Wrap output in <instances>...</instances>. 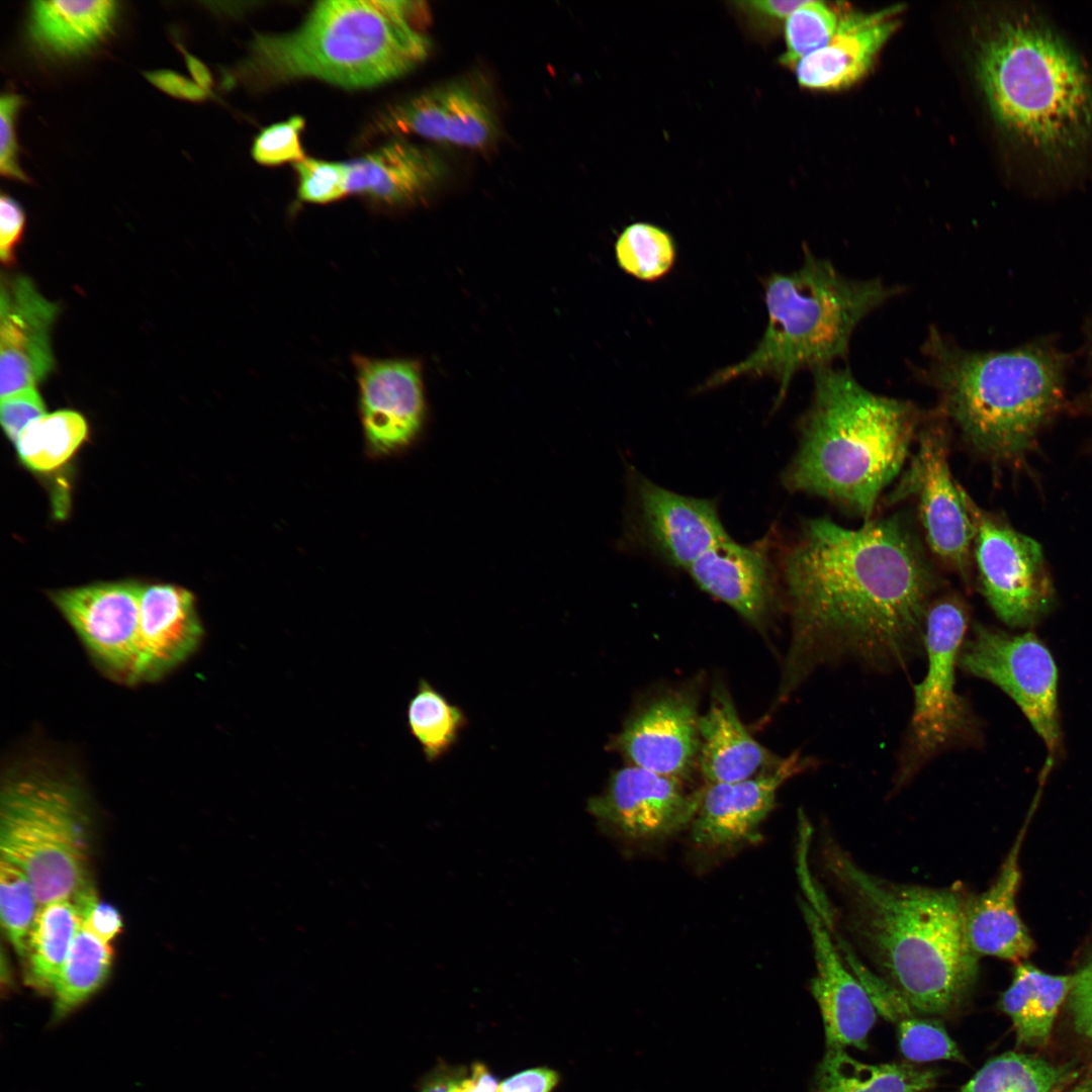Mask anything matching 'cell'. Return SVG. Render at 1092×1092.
Masks as SVG:
<instances>
[{
	"label": "cell",
	"instance_id": "1",
	"mask_svg": "<svg viewBox=\"0 0 1092 1092\" xmlns=\"http://www.w3.org/2000/svg\"><path fill=\"white\" fill-rule=\"evenodd\" d=\"M779 574L791 637L778 704L822 666L905 667L924 649L926 615L943 585L902 513L857 529L805 520Z\"/></svg>",
	"mask_w": 1092,
	"mask_h": 1092
},
{
	"label": "cell",
	"instance_id": "2",
	"mask_svg": "<svg viewBox=\"0 0 1092 1092\" xmlns=\"http://www.w3.org/2000/svg\"><path fill=\"white\" fill-rule=\"evenodd\" d=\"M820 847L831 890L810 882L814 909L835 943L896 990L916 1013L946 1014L974 987L979 957L966 933L970 892L893 882L869 873L829 834Z\"/></svg>",
	"mask_w": 1092,
	"mask_h": 1092
},
{
	"label": "cell",
	"instance_id": "3",
	"mask_svg": "<svg viewBox=\"0 0 1092 1092\" xmlns=\"http://www.w3.org/2000/svg\"><path fill=\"white\" fill-rule=\"evenodd\" d=\"M799 421V444L782 474L792 493L826 498L866 521L898 476L925 417L907 400L876 394L849 370L820 367Z\"/></svg>",
	"mask_w": 1092,
	"mask_h": 1092
},
{
	"label": "cell",
	"instance_id": "4",
	"mask_svg": "<svg viewBox=\"0 0 1092 1092\" xmlns=\"http://www.w3.org/2000/svg\"><path fill=\"white\" fill-rule=\"evenodd\" d=\"M921 370L939 396L938 410L980 455L1017 461L1059 410L1063 356L1043 343L1003 352L962 348L932 329Z\"/></svg>",
	"mask_w": 1092,
	"mask_h": 1092
},
{
	"label": "cell",
	"instance_id": "5",
	"mask_svg": "<svg viewBox=\"0 0 1092 1092\" xmlns=\"http://www.w3.org/2000/svg\"><path fill=\"white\" fill-rule=\"evenodd\" d=\"M978 75L995 119L1028 150L1062 161L1092 142V78L1061 34L1035 16L997 23L979 50Z\"/></svg>",
	"mask_w": 1092,
	"mask_h": 1092
},
{
	"label": "cell",
	"instance_id": "6",
	"mask_svg": "<svg viewBox=\"0 0 1092 1092\" xmlns=\"http://www.w3.org/2000/svg\"><path fill=\"white\" fill-rule=\"evenodd\" d=\"M422 2H317L302 24L283 34H258L241 66L245 81L274 85L314 78L345 88H369L399 78L429 56L419 30Z\"/></svg>",
	"mask_w": 1092,
	"mask_h": 1092
},
{
	"label": "cell",
	"instance_id": "7",
	"mask_svg": "<svg viewBox=\"0 0 1092 1092\" xmlns=\"http://www.w3.org/2000/svg\"><path fill=\"white\" fill-rule=\"evenodd\" d=\"M901 291L881 279L857 280L805 250L801 266L763 281L767 323L755 348L711 375L700 387L715 388L741 377L778 383L774 407L785 400L794 376L846 356L851 335L874 309Z\"/></svg>",
	"mask_w": 1092,
	"mask_h": 1092
},
{
	"label": "cell",
	"instance_id": "8",
	"mask_svg": "<svg viewBox=\"0 0 1092 1092\" xmlns=\"http://www.w3.org/2000/svg\"><path fill=\"white\" fill-rule=\"evenodd\" d=\"M91 816L78 778L42 759L9 767L0 793L1 856L28 877L39 907L89 881Z\"/></svg>",
	"mask_w": 1092,
	"mask_h": 1092
},
{
	"label": "cell",
	"instance_id": "9",
	"mask_svg": "<svg viewBox=\"0 0 1092 1092\" xmlns=\"http://www.w3.org/2000/svg\"><path fill=\"white\" fill-rule=\"evenodd\" d=\"M968 624V608L958 594L940 593L929 607L923 638L927 668L914 686L901 781L911 778L942 749L977 736L975 720L956 689V668Z\"/></svg>",
	"mask_w": 1092,
	"mask_h": 1092
},
{
	"label": "cell",
	"instance_id": "10",
	"mask_svg": "<svg viewBox=\"0 0 1092 1092\" xmlns=\"http://www.w3.org/2000/svg\"><path fill=\"white\" fill-rule=\"evenodd\" d=\"M948 421L937 408L926 413L907 470L887 495L888 506L915 496L924 538L949 569L969 583L975 527L968 493L952 477L948 462Z\"/></svg>",
	"mask_w": 1092,
	"mask_h": 1092
},
{
	"label": "cell",
	"instance_id": "11",
	"mask_svg": "<svg viewBox=\"0 0 1092 1092\" xmlns=\"http://www.w3.org/2000/svg\"><path fill=\"white\" fill-rule=\"evenodd\" d=\"M964 671L988 680L1009 696L1045 744L1052 758L1061 746L1058 668L1031 632H1007L975 624L959 657Z\"/></svg>",
	"mask_w": 1092,
	"mask_h": 1092
},
{
	"label": "cell",
	"instance_id": "12",
	"mask_svg": "<svg viewBox=\"0 0 1092 1092\" xmlns=\"http://www.w3.org/2000/svg\"><path fill=\"white\" fill-rule=\"evenodd\" d=\"M980 587L995 615L1012 628H1029L1055 602L1040 545L982 511L968 494Z\"/></svg>",
	"mask_w": 1092,
	"mask_h": 1092
},
{
	"label": "cell",
	"instance_id": "13",
	"mask_svg": "<svg viewBox=\"0 0 1092 1092\" xmlns=\"http://www.w3.org/2000/svg\"><path fill=\"white\" fill-rule=\"evenodd\" d=\"M143 585L131 580L97 582L51 594L96 665L129 686L139 653Z\"/></svg>",
	"mask_w": 1092,
	"mask_h": 1092
},
{
	"label": "cell",
	"instance_id": "14",
	"mask_svg": "<svg viewBox=\"0 0 1092 1092\" xmlns=\"http://www.w3.org/2000/svg\"><path fill=\"white\" fill-rule=\"evenodd\" d=\"M703 794L704 789L688 792L677 779L629 764L612 771L604 792L586 808L620 836L652 841L690 827Z\"/></svg>",
	"mask_w": 1092,
	"mask_h": 1092
},
{
	"label": "cell",
	"instance_id": "15",
	"mask_svg": "<svg viewBox=\"0 0 1092 1092\" xmlns=\"http://www.w3.org/2000/svg\"><path fill=\"white\" fill-rule=\"evenodd\" d=\"M380 129L484 150L495 142L499 128L485 88L471 77H459L389 107L380 119Z\"/></svg>",
	"mask_w": 1092,
	"mask_h": 1092
},
{
	"label": "cell",
	"instance_id": "16",
	"mask_svg": "<svg viewBox=\"0 0 1092 1092\" xmlns=\"http://www.w3.org/2000/svg\"><path fill=\"white\" fill-rule=\"evenodd\" d=\"M632 528L638 540L668 564L688 569L730 539L716 504L679 494L632 470Z\"/></svg>",
	"mask_w": 1092,
	"mask_h": 1092
},
{
	"label": "cell",
	"instance_id": "17",
	"mask_svg": "<svg viewBox=\"0 0 1092 1092\" xmlns=\"http://www.w3.org/2000/svg\"><path fill=\"white\" fill-rule=\"evenodd\" d=\"M359 388V413L367 453L393 454L421 430L425 402L419 363L353 355Z\"/></svg>",
	"mask_w": 1092,
	"mask_h": 1092
},
{
	"label": "cell",
	"instance_id": "18",
	"mask_svg": "<svg viewBox=\"0 0 1092 1092\" xmlns=\"http://www.w3.org/2000/svg\"><path fill=\"white\" fill-rule=\"evenodd\" d=\"M810 762L794 752L752 778L709 785L690 826L695 846L722 850L758 839L760 825L775 807L779 789Z\"/></svg>",
	"mask_w": 1092,
	"mask_h": 1092
},
{
	"label": "cell",
	"instance_id": "19",
	"mask_svg": "<svg viewBox=\"0 0 1092 1092\" xmlns=\"http://www.w3.org/2000/svg\"><path fill=\"white\" fill-rule=\"evenodd\" d=\"M697 706L695 696L688 693L657 697L626 720L609 749L631 765L681 781L699 759Z\"/></svg>",
	"mask_w": 1092,
	"mask_h": 1092
},
{
	"label": "cell",
	"instance_id": "20",
	"mask_svg": "<svg viewBox=\"0 0 1092 1092\" xmlns=\"http://www.w3.org/2000/svg\"><path fill=\"white\" fill-rule=\"evenodd\" d=\"M58 306L25 276L3 280L0 293V396L35 387L54 369L51 332Z\"/></svg>",
	"mask_w": 1092,
	"mask_h": 1092
},
{
	"label": "cell",
	"instance_id": "21",
	"mask_svg": "<svg viewBox=\"0 0 1092 1092\" xmlns=\"http://www.w3.org/2000/svg\"><path fill=\"white\" fill-rule=\"evenodd\" d=\"M687 571L700 588L759 631L766 629L780 607L767 542L742 545L730 538L705 552Z\"/></svg>",
	"mask_w": 1092,
	"mask_h": 1092
},
{
	"label": "cell",
	"instance_id": "22",
	"mask_svg": "<svg viewBox=\"0 0 1092 1092\" xmlns=\"http://www.w3.org/2000/svg\"><path fill=\"white\" fill-rule=\"evenodd\" d=\"M812 937L816 976L812 993L823 1018L828 1050L853 1046L866 1050L877 1019V1009L864 987L843 961L833 937L817 911L805 906Z\"/></svg>",
	"mask_w": 1092,
	"mask_h": 1092
},
{
	"label": "cell",
	"instance_id": "23",
	"mask_svg": "<svg viewBox=\"0 0 1092 1092\" xmlns=\"http://www.w3.org/2000/svg\"><path fill=\"white\" fill-rule=\"evenodd\" d=\"M205 630L193 594L179 585H143L132 685L161 679L192 656Z\"/></svg>",
	"mask_w": 1092,
	"mask_h": 1092
},
{
	"label": "cell",
	"instance_id": "24",
	"mask_svg": "<svg viewBox=\"0 0 1092 1092\" xmlns=\"http://www.w3.org/2000/svg\"><path fill=\"white\" fill-rule=\"evenodd\" d=\"M1028 820L1018 832L992 885L979 895L971 893L969 896L966 933L972 950L979 958L988 956L1019 963L1034 949V941L1020 918L1016 903L1021 879L1019 854Z\"/></svg>",
	"mask_w": 1092,
	"mask_h": 1092
},
{
	"label": "cell",
	"instance_id": "25",
	"mask_svg": "<svg viewBox=\"0 0 1092 1092\" xmlns=\"http://www.w3.org/2000/svg\"><path fill=\"white\" fill-rule=\"evenodd\" d=\"M346 167L348 194L389 206L416 202L448 173L446 162L435 151L404 141H393Z\"/></svg>",
	"mask_w": 1092,
	"mask_h": 1092
},
{
	"label": "cell",
	"instance_id": "26",
	"mask_svg": "<svg viewBox=\"0 0 1092 1092\" xmlns=\"http://www.w3.org/2000/svg\"><path fill=\"white\" fill-rule=\"evenodd\" d=\"M898 11L899 7H891L870 14L841 17L831 39L794 66L800 86L829 90L859 80L896 29Z\"/></svg>",
	"mask_w": 1092,
	"mask_h": 1092
},
{
	"label": "cell",
	"instance_id": "27",
	"mask_svg": "<svg viewBox=\"0 0 1092 1092\" xmlns=\"http://www.w3.org/2000/svg\"><path fill=\"white\" fill-rule=\"evenodd\" d=\"M699 731L698 764L710 785L752 778L781 759L749 734L721 684L714 687L709 709L700 716Z\"/></svg>",
	"mask_w": 1092,
	"mask_h": 1092
},
{
	"label": "cell",
	"instance_id": "28",
	"mask_svg": "<svg viewBox=\"0 0 1092 1092\" xmlns=\"http://www.w3.org/2000/svg\"><path fill=\"white\" fill-rule=\"evenodd\" d=\"M118 2L34 1L29 10V32L44 51L71 57L97 46L112 30Z\"/></svg>",
	"mask_w": 1092,
	"mask_h": 1092
},
{
	"label": "cell",
	"instance_id": "29",
	"mask_svg": "<svg viewBox=\"0 0 1092 1092\" xmlns=\"http://www.w3.org/2000/svg\"><path fill=\"white\" fill-rule=\"evenodd\" d=\"M936 1076L908 1064H864L844 1050L827 1049L813 1092H926Z\"/></svg>",
	"mask_w": 1092,
	"mask_h": 1092
},
{
	"label": "cell",
	"instance_id": "30",
	"mask_svg": "<svg viewBox=\"0 0 1092 1092\" xmlns=\"http://www.w3.org/2000/svg\"><path fill=\"white\" fill-rule=\"evenodd\" d=\"M82 922V913L73 899L53 901L38 908L25 954L28 986L52 994Z\"/></svg>",
	"mask_w": 1092,
	"mask_h": 1092
},
{
	"label": "cell",
	"instance_id": "31",
	"mask_svg": "<svg viewBox=\"0 0 1092 1092\" xmlns=\"http://www.w3.org/2000/svg\"><path fill=\"white\" fill-rule=\"evenodd\" d=\"M112 948L83 925L79 928L54 986V1019L66 1017L106 981Z\"/></svg>",
	"mask_w": 1092,
	"mask_h": 1092
},
{
	"label": "cell",
	"instance_id": "32",
	"mask_svg": "<svg viewBox=\"0 0 1092 1092\" xmlns=\"http://www.w3.org/2000/svg\"><path fill=\"white\" fill-rule=\"evenodd\" d=\"M1077 1075L1069 1064L1008 1052L987 1062L960 1092H1054Z\"/></svg>",
	"mask_w": 1092,
	"mask_h": 1092
},
{
	"label": "cell",
	"instance_id": "33",
	"mask_svg": "<svg viewBox=\"0 0 1092 1092\" xmlns=\"http://www.w3.org/2000/svg\"><path fill=\"white\" fill-rule=\"evenodd\" d=\"M87 434V422L78 412L44 414L31 422L15 442L17 455L30 470L49 472L66 463Z\"/></svg>",
	"mask_w": 1092,
	"mask_h": 1092
},
{
	"label": "cell",
	"instance_id": "34",
	"mask_svg": "<svg viewBox=\"0 0 1092 1092\" xmlns=\"http://www.w3.org/2000/svg\"><path fill=\"white\" fill-rule=\"evenodd\" d=\"M468 723L464 711L450 703L427 679L421 678L406 708V724L427 761L446 754Z\"/></svg>",
	"mask_w": 1092,
	"mask_h": 1092
},
{
	"label": "cell",
	"instance_id": "35",
	"mask_svg": "<svg viewBox=\"0 0 1092 1092\" xmlns=\"http://www.w3.org/2000/svg\"><path fill=\"white\" fill-rule=\"evenodd\" d=\"M615 250L620 267L643 281H654L667 274L676 255L670 234L658 225L643 221L626 226L616 242Z\"/></svg>",
	"mask_w": 1092,
	"mask_h": 1092
},
{
	"label": "cell",
	"instance_id": "36",
	"mask_svg": "<svg viewBox=\"0 0 1092 1092\" xmlns=\"http://www.w3.org/2000/svg\"><path fill=\"white\" fill-rule=\"evenodd\" d=\"M39 905L25 873L0 858V915L5 934L15 952L25 958L28 937Z\"/></svg>",
	"mask_w": 1092,
	"mask_h": 1092
},
{
	"label": "cell",
	"instance_id": "37",
	"mask_svg": "<svg viewBox=\"0 0 1092 1092\" xmlns=\"http://www.w3.org/2000/svg\"><path fill=\"white\" fill-rule=\"evenodd\" d=\"M840 18L821 1H805L785 21L786 51L781 63L794 67L805 56L824 47L836 32Z\"/></svg>",
	"mask_w": 1092,
	"mask_h": 1092
},
{
	"label": "cell",
	"instance_id": "38",
	"mask_svg": "<svg viewBox=\"0 0 1092 1092\" xmlns=\"http://www.w3.org/2000/svg\"><path fill=\"white\" fill-rule=\"evenodd\" d=\"M1017 965L1026 981L1036 1046H1042L1051 1037L1059 1009L1073 986L1074 975L1049 974L1025 962Z\"/></svg>",
	"mask_w": 1092,
	"mask_h": 1092
},
{
	"label": "cell",
	"instance_id": "39",
	"mask_svg": "<svg viewBox=\"0 0 1092 1092\" xmlns=\"http://www.w3.org/2000/svg\"><path fill=\"white\" fill-rule=\"evenodd\" d=\"M896 1025L900 1050L905 1058L915 1062L964 1061L956 1042L938 1022L919 1018L913 1013Z\"/></svg>",
	"mask_w": 1092,
	"mask_h": 1092
},
{
	"label": "cell",
	"instance_id": "40",
	"mask_svg": "<svg viewBox=\"0 0 1092 1092\" xmlns=\"http://www.w3.org/2000/svg\"><path fill=\"white\" fill-rule=\"evenodd\" d=\"M298 198L310 203L334 202L348 194L346 163L305 158L295 163Z\"/></svg>",
	"mask_w": 1092,
	"mask_h": 1092
},
{
	"label": "cell",
	"instance_id": "41",
	"mask_svg": "<svg viewBox=\"0 0 1092 1092\" xmlns=\"http://www.w3.org/2000/svg\"><path fill=\"white\" fill-rule=\"evenodd\" d=\"M303 128L304 119L301 116H292L264 128L253 143V158L264 165L298 163L304 160L300 143Z\"/></svg>",
	"mask_w": 1092,
	"mask_h": 1092
},
{
	"label": "cell",
	"instance_id": "42",
	"mask_svg": "<svg viewBox=\"0 0 1092 1092\" xmlns=\"http://www.w3.org/2000/svg\"><path fill=\"white\" fill-rule=\"evenodd\" d=\"M24 104L22 96L6 93L0 99V173L3 177L29 183L30 178L19 166L16 138V116Z\"/></svg>",
	"mask_w": 1092,
	"mask_h": 1092
},
{
	"label": "cell",
	"instance_id": "43",
	"mask_svg": "<svg viewBox=\"0 0 1092 1092\" xmlns=\"http://www.w3.org/2000/svg\"><path fill=\"white\" fill-rule=\"evenodd\" d=\"M44 414L47 413L43 399L35 387L1 397V425L6 436L14 444L23 430Z\"/></svg>",
	"mask_w": 1092,
	"mask_h": 1092
},
{
	"label": "cell",
	"instance_id": "44",
	"mask_svg": "<svg viewBox=\"0 0 1092 1092\" xmlns=\"http://www.w3.org/2000/svg\"><path fill=\"white\" fill-rule=\"evenodd\" d=\"M497 1083L484 1065L475 1063L470 1073L461 1070H437L427 1077L420 1092H495Z\"/></svg>",
	"mask_w": 1092,
	"mask_h": 1092
},
{
	"label": "cell",
	"instance_id": "45",
	"mask_svg": "<svg viewBox=\"0 0 1092 1092\" xmlns=\"http://www.w3.org/2000/svg\"><path fill=\"white\" fill-rule=\"evenodd\" d=\"M805 1L750 0L734 2L746 26L758 36L768 37Z\"/></svg>",
	"mask_w": 1092,
	"mask_h": 1092
},
{
	"label": "cell",
	"instance_id": "46",
	"mask_svg": "<svg viewBox=\"0 0 1092 1092\" xmlns=\"http://www.w3.org/2000/svg\"><path fill=\"white\" fill-rule=\"evenodd\" d=\"M73 900L82 913V925L103 941L109 943L121 931L120 913L110 904L98 902L93 887Z\"/></svg>",
	"mask_w": 1092,
	"mask_h": 1092
},
{
	"label": "cell",
	"instance_id": "47",
	"mask_svg": "<svg viewBox=\"0 0 1092 1092\" xmlns=\"http://www.w3.org/2000/svg\"><path fill=\"white\" fill-rule=\"evenodd\" d=\"M1068 1000L1076 1031L1092 1046V957L1074 974Z\"/></svg>",
	"mask_w": 1092,
	"mask_h": 1092
},
{
	"label": "cell",
	"instance_id": "48",
	"mask_svg": "<svg viewBox=\"0 0 1092 1092\" xmlns=\"http://www.w3.org/2000/svg\"><path fill=\"white\" fill-rule=\"evenodd\" d=\"M25 225V213L21 205L11 196L2 193L0 197V258L9 265L14 260L16 245L20 241Z\"/></svg>",
	"mask_w": 1092,
	"mask_h": 1092
},
{
	"label": "cell",
	"instance_id": "49",
	"mask_svg": "<svg viewBox=\"0 0 1092 1092\" xmlns=\"http://www.w3.org/2000/svg\"><path fill=\"white\" fill-rule=\"evenodd\" d=\"M145 76L155 87L175 98L201 101L209 95L193 80L171 70L147 72Z\"/></svg>",
	"mask_w": 1092,
	"mask_h": 1092
},
{
	"label": "cell",
	"instance_id": "50",
	"mask_svg": "<svg viewBox=\"0 0 1092 1092\" xmlns=\"http://www.w3.org/2000/svg\"><path fill=\"white\" fill-rule=\"evenodd\" d=\"M558 1081V1074L548 1068L523 1071L497 1085L495 1092H551Z\"/></svg>",
	"mask_w": 1092,
	"mask_h": 1092
},
{
	"label": "cell",
	"instance_id": "51",
	"mask_svg": "<svg viewBox=\"0 0 1092 1092\" xmlns=\"http://www.w3.org/2000/svg\"><path fill=\"white\" fill-rule=\"evenodd\" d=\"M179 48L193 77V81L201 88L208 91L211 85V77L206 67L195 57L187 53L181 46H179Z\"/></svg>",
	"mask_w": 1092,
	"mask_h": 1092
},
{
	"label": "cell",
	"instance_id": "52",
	"mask_svg": "<svg viewBox=\"0 0 1092 1092\" xmlns=\"http://www.w3.org/2000/svg\"><path fill=\"white\" fill-rule=\"evenodd\" d=\"M1066 1092H1092V1071Z\"/></svg>",
	"mask_w": 1092,
	"mask_h": 1092
},
{
	"label": "cell",
	"instance_id": "53",
	"mask_svg": "<svg viewBox=\"0 0 1092 1092\" xmlns=\"http://www.w3.org/2000/svg\"><path fill=\"white\" fill-rule=\"evenodd\" d=\"M1091 348H1092V347H1091ZM1091 350H1092V349H1091ZM1091 356H1092V354H1091Z\"/></svg>",
	"mask_w": 1092,
	"mask_h": 1092
}]
</instances>
